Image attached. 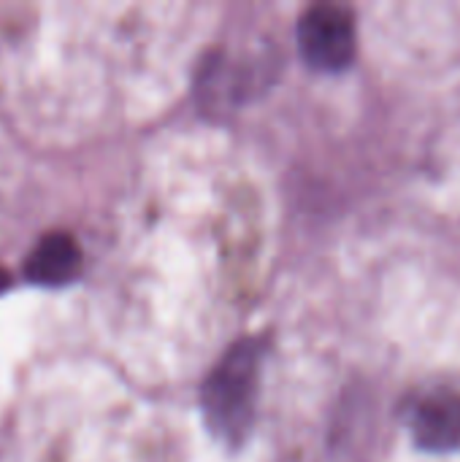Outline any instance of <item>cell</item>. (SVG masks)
<instances>
[{"mask_svg":"<svg viewBox=\"0 0 460 462\" xmlns=\"http://www.w3.org/2000/svg\"><path fill=\"white\" fill-rule=\"evenodd\" d=\"M260 382V346L258 341L236 344L206 379L201 406L211 430L225 441H241L255 417Z\"/></svg>","mask_w":460,"mask_h":462,"instance_id":"cell-1","label":"cell"},{"mask_svg":"<svg viewBox=\"0 0 460 462\" xmlns=\"http://www.w3.org/2000/svg\"><path fill=\"white\" fill-rule=\"evenodd\" d=\"M298 46L309 65L342 70L355 57V22L350 11L333 3L312 5L298 22Z\"/></svg>","mask_w":460,"mask_h":462,"instance_id":"cell-2","label":"cell"},{"mask_svg":"<svg viewBox=\"0 0 460 462\" xmlns=\"http://www.w3.org/2000/svg\"><path fill=\"white\" fill-rule=\"evenodd\" d=\"M27 282L38 287H65L81 273V249L65 230L43 233L22 263Z\"/></svg>","mask_w":460,"mask_h":462,"instance_id":"cell-3","label":"cell"},{"mask_svg":"<svg viewBox=\"0 0 460 462\" xmlns=\"http://www.w3.org/2000/svg\"><path fill=\"white\" fill-rule=\"evenodd\" d=\"M412 433L428 452H453L460 447V393L437 390L418 401Z\"/></svg>","mask_w":460,"mask_h":462,"instance_id":"cell-4","label":"cell"},{"mask_svg":"<svg viewBox=\"0 0 460 462\" xmlns=\"http://www.w3.org/2000/svg\"><path fill=\"white\" fill-rule=\"evenodd\" d=\"M11 284H14L11 273L0 265V295H3V292H8V290H11Z\"/></svg>","mask_w":460,"mask_h":462,"instance_id":"cell-5","label":"cell"}]
</instances>
